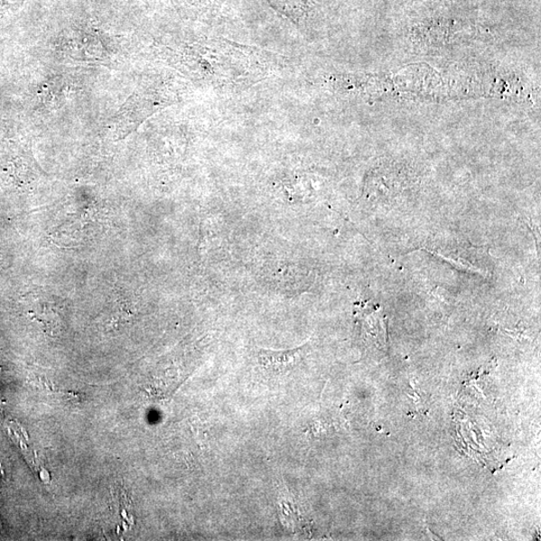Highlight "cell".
Masks as SVG:
<instances>
[{"instance_id":"6da1fadb","label":"cell","mask_w":541,"mask_h":541,"mask_svg":"<svg viewBox=\"0 0 541 541\" xmlns=\"http://www.w3.org/2000/svg\"><path fill=\"white\" fill-rule=\"evenodd\" d=\"M306 346L291 350H265L258 351V361L266 371L282 374L293 370L304 359Z\"/></svg>"},{"instance_id":"7a4b0ae2","label":"cell","mask_w":541,"mask_h":541,"mask_svg":"<svg viewBox=\"0 0 541 541\" xmlns=\"http://www.w3.org/2000/svg\"><path fill=\"white\" fill-rule=\"evenodd\" d=\"M266 2L296 23L307 20L314 5L313 0H266Z\"/></svg>"},{"instance_id":"3957f363","label":"cell","mask_w":541,"mask_h":541,"mask_svg":"<svg viewBox=\"0 0 541 541\" xmlns=\"http://www.w3.org/2000/svg\"><path fill=\"white\" fill-rule=\"evenodd\" d=\"M188 2L192 5L200 7H207L210 5L215 4V0H188Z\"/></svg>"}]
</instances>
